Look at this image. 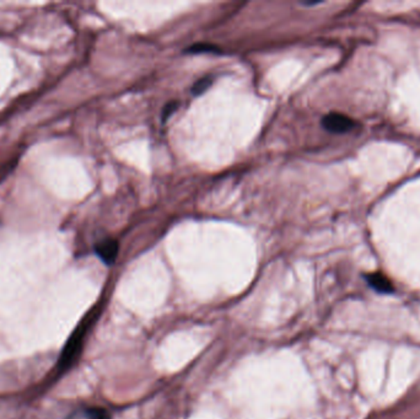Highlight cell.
Wrapping results in <instances>:
<instances>
[{
  "label": "cell",
  "instance_id": "1",
  "mask_svg": "<svg viewBox=\"0 0 420 419\" xmlns=\"http://www.w3.org/2000/svg\"><path fill=\"white\" fill-rule=\"evenodd\" d=\"M85 327H79V329H76L74 334H72L70 340L64 347L62 356H60V361H59V368L60 369L68 368L74 361L75 356H78L80 347H81V340H83V337L85 334Z\"/></svg>",
  "mask_w": 420,
  "mask_h": 419
},
{
  "label": "cell",
  "instance_id": "2",
  "mask_svg": "<svg viewBox=\"0 0 420 419\" xmlns=\"http://www.w3.org/2000/svg\"><path fill=\"white\" fill-rule=\"evenodd\" d=\"M322 126L328 132L342 134V133L349 132L353 129L354 121L351 120V117L346 116V115L332 112L322 118Z\"/></svg>",
  "mask_w": 420,
  "mask_h": 419
},
{
  "label": "cell",
  "instance_id": "3",
  "mask_svg": "<svg viewBox=\"0 0 420 419\" xmlns=\"http://www.w3.org/2000/svg\"><path fill=\"white\" fill-rule=\"evenodd\" d=\"M95 251L103 263L108 265H113L117 258L119 245L115 239L102 240L101 243L96 245Z\"/></svg>",
  "mask_w": 420,
  "mask_h": 419
},
{
  "label": "cell",
  "instance_id": "4",
  "mask_svg": "<svg viewBox=\"0 0 420 419\" xmlns=\"http://www.w3.org/2000/svg\"><path fill=\"white\" fill-rule=\"evenodd\" d=\"M367 281L370 284V287L373 288L376 292L383 293V294H391L394 292V284L389 281L387 277L383 273H370L367 274Z\"/></svg>",
  "mask_w": 420,
  "mask_h": 419
},
{
  "label": "cell",
  "instance_id": "5",
  "mask_svg": "<svg viewBox=\"0 0 420 419\" xmlns=\"http://www.w3.org/2000/svg\"><path fill=\"white\" fill-rule=\"evenodd\" d=\"M68 419H111V416L103 409H85L76 411Z\"/></svg>",
  "mask_w": 420,
  "mask_h": 419
},
{
  "label": "cell",
  "instance_id": "6",
  "mask_svg": "<svg viewBox=\"0 0 420 419\" xmlns=\"http://www.w3.org/2000/svg\"><path fill=\"white\" fill-rule=\"evenodd\" d=\"M185 52L192 54H219V52H221V49L210 43H196L191 47L186 48Z\"/></svg>",
  "mask_w": 420,
  "mask_h": 419
},
{
  "label": "cell",
  "instance_id": "7",
  "mask_svg": "<svg viewBox=\"0 0 420 419\" xmlns=\"http://www.w3.org/2000/svg\"><path fill=\"white\" fill-rule=\"evenodd\" d=\"M213 80L212 78H202L194 83V85L192 86V92L193 95H202L205 91L209 89V86L212 85Z\"/></svg>",
  "mask_w": 420,
  "mask_h": 419
},
{
  "label": "cell",
  "instance_id": "8",
  "mask_svg": "<svg viewBox=\"0 0 420 419\" xmlns=\"http://www.w3.org/2000/svg\"><path fill=\"white\" fill-rule=\"evenodd\" d=\"M178 102L177 101H171L164 107V110H162V115H161V118H162V122H166L169 118H170L174 113H175L176 110L178 108Z\"/></svg>",
  "mask_w": 420,
  "mask_h": 419
},
{
  "label": "cell",
  "instance_id": "9",
  "mask_svg": "<svg viewBox=\"0 0 420 419\" xmlns=\"http://www.w3.org/2000/svg\"><path fill=\"white\" fill-rule=\"evenodd\" d=\"M303 4L306 6H319L321 1H303Z\"/></svg>",
  "mask_w": 420,
  "mask_h": 419
}]
</instances>
